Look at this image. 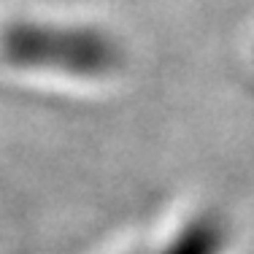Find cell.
I'll return each instance as SVG.
<instances>
[{
	"instance_id": "obj_1",
	"label": "cell",
	"mask_w": 254,
	"mask_h": 254,
	"mask_svg": "<svg viewBox=\"0 0 254 254\" xmlns=\"http://www.w3.org/2000/svg\"><path fill=\"white\" fill-rule=\"evenodd\" d=\"M0 60L19 70L103 81L125 65V52L100 27L22 19L5 25L0 33Z\"/></svg>"
},
{
	"instance_id": "obj_2",
	"label": "cell",
	"mask_w": 254,
	"mask_h": 254,
	"mask_svg": "<svg viewBox=\"0 0 254 254\" xmlns=\"http://www.w3.org/2000/svg\"><path fill=\"white\" fill-rule=\"evenodd\" d=\"M233 233L230 225L214 211H192L173 222L162 238L135 254H230Z\"/></svg>"
}]
</instances>
